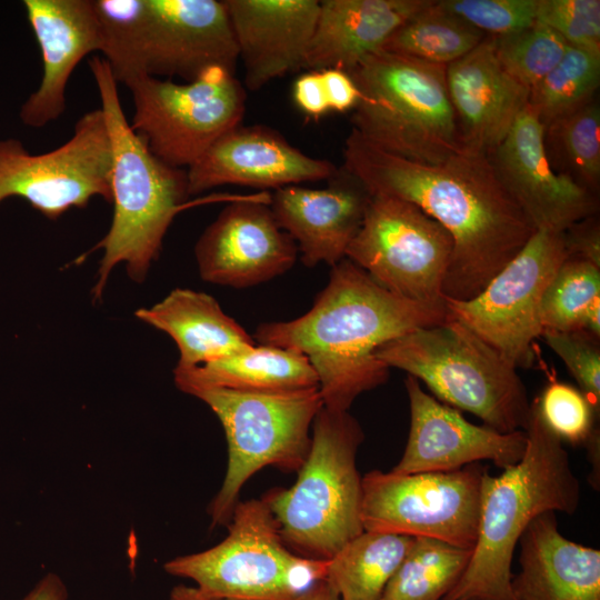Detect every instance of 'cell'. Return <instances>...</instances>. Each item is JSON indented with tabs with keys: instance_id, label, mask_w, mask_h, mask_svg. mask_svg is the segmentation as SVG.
Returning a JSON list of instances; mask_svg holds the SVG:
<instances>
[{
	"instance_id": "obj_16",
	"label": "cell",
	"mask_w": 600,
	"mask_h": 600,
	"mask_svg": "<svg viewBox=\"0 0 600 600\" xmlns=\"http://www.w3.org/2000/svg\"><path fill=\"white\" fill-rule=\"evenodd\" d=\"M269 202L267 193L233 201L206 228L194 247L203 281L242 289L293 267L298 248L278 226Z\"/></svg>"
},
{
	"instance_id": "obj_12",
	"label": "cell",
	"mask_w": 600,
	"mask_h": 600,
	"mask_svg": "<svg viewBox=\"0 0 600 600\" xmlns=\"http://www.w3.org/2000/svg\"><path fill=\"white\" fill-rule=\"evenodd\" d=\"M453 252L449 232L417 206L371 194L346 258L410 301L446 308L443 281Z\"/></svg>"
},
{
	"instance_id": "obj_24",
	"label": "cell",
	"mask_w": 600,
	"mask_h": 600,
	"mask_svg": "<svg viewBox=\"0 0 600 600\" xmlns=\"http://www.w3.org/2000/svg\"><path fill=\"white\" fill-rule=\"evenodd\" d=\"M518 544L516 600H600V551L567 539L556 512L533 519Z\"/></svg>"
},
{
	"instance_id": "obj_27",
	"label": "cell",
	"mask_w": 600,
	"mask_h": 600,
	"mask_svg": "<svg viewBox=\"0 0 600 600\" xmlns=\"http://www.w3.org/2000/svg\"><path fill=\"white\" fill-rule=\"evenodd\" d=\"M173 380L184 393L199 388L264 393L319 389L318 376L302 353L264 344L196 368L173 369Z\"/></svg>"
},
{
	"instance_id": "obj_7",
	"label": "cell",
	"mask_w": 600,
	"mask_h": 600,
	"mask_svg": "<svg viewBox=\"0 0 600 600\" xmlns=\"http://www.w3.org/2000/svg\"><path fill=\"white\" fill-rule=\"evenodd\" d=\"M446 66L379 50L348 73L360 96L352 130L394 156L436 164L463 151Z\"/></svg>"
},
{
	"instance_id": "obj_39",
	"label": "cell",
	"mask_w": 600,
	"mask_h": 600,
	"mask_svg": "<svg viewBox=\"0 0 600 600\" xmlns=\"http://www.w3.org/2000/svg\"><path fill=\"white\" fill-rule=\"evenodd\" d=\"M568 258H578L600 267V223L598 214L579 220L563 232Z\"/></svg>"
},
{
	"instance_id": "obj_38",
	"label": "cell",
	"mask_w": 600,
	"mask_h": 600,
	"mask_svg": "<svg viewBox=\"0 0 600 600\" xmlns=\"http://www.w3.org/2000/svg\"><path fill=\"white\" fill-rule=\"evenodd\" d=\"M547 346L562 359L579 384V389L600 411V343L599 337L586 331L543 329Z\"/></svg>"
},
{
	"instance_id": "obj_45",
	"label": "cell",
	"mask_w": 600,
	"mask_h": 600,
	"mask_svg": "<svg viewBox=\"0 0 600 600\" xmlns=\"http://www.w3.org/2000/svg\"><path fill=\"white\" fill-rule=\"evenodd\" d=\"M168 600H214V599L203 594L194 586L190 587V586L179 584V586H176L171 590Z\"/></svg>"
},
{
	"instance_id": "obj_13",
	"label": "cell",
	"mask_w": 600,
	"mask_h": 600,
	"mask_svg": "<svg viewBox=\"0 0 600 600\" xmlns=\"http://www.w3.org/2000/svg\"><path fill=\"white\" fill-rule=\"evenodd\" d=\"M112 151L100 108L79 118L70 139L44 153L32 154L16 138L0 139V203L17 197L49 220L93 197L111 203Z\"/></svg>"
},
{
	"instance_id": "obj_40",
	"label": "cell",
	"mask_w": 600,
	"mask_h": 600,
	"mask_svg": "<svg viewBox=\"0 0 600 600\" xmlns=\"http://www.w3.org/2000/svg\"><path fill=\"white\" fill-rule=\"evenodd\" d=\"M320 72L330 111L353 110L360 92L351 76L340 69H327Z\"/></svg>"
},
{
	"instance_id": "obj_26",
	"label": "cell",
	"mask_w": 600,
	"mask_h": 600,
	"mask_svg": "<svg viewBox=\"0 0 600 600\" xmlns=\"http://www.w3.org/2000/svg\"><path fill=\"white\" fill-rule=\"evenodd\" d=\"M134 316L172 338L179 350L176 370L196 368L257 344L213 297L192 289L176 288Z\"/></svg>"
},
{
	"instance_id": "obj_17",
	"label": "cell",
	"mask_w": 600,
	"mask_h": 600,
	"mask_svg": "<svg viewBox=\"0 0 600 600\" xmlns=\"http://www.w3.org/2000/svg\"><path fill=\"white\" fill-rule=\"evenodd\" d=\"M488 157L500 182L537 230L563 232L574 222L598 214L597 194L550 164L543 126L529 103Z\"/></svg>"
},
{
	"instance_id": "obj_29",
	"label": "cell",
	"mask_w": 600,
	"mask_h": 600,
	"mask_svg": "<svg viewBox=\"0 0 600 600\" xmlns=\"http://www.w3.org/2000/svg\"><path fill=\"white\" fill-rule=\"evenodd\" d=\"M487 37L444 10L438 1L428 0L389 37L381 50L447 67Z\"/></svg>"
},
{
	"instance_id": "obj_42",
	"label": "cell",
	"mask_w": 600,
	"mask_h": 600,
	"mask_svg": "<svg viewBox=\"0 0 600 600\" xmlns=\"http://www.w3.org/2000/svg\"><path fill=\"white\" fill-rule=\"evenodd\" d=\"M20 600H68V589L56 573H47Z\"/></svg>"
},
{
	"instance_id": "obj_41",
	"label": "cell",
	"mask_w": 600,
	"mask_h": 600,
	"mask_svg": "<svg viewBox=\"0 0 600 600\" xmlns=\"http://www.w3.org/2000/svg\"><path fill=\"white\" fill-rule=\"evenodd\" d=\"M293 99L308 116L318 118L330 111L320 71H309L296 80Z\"/></svg>"
},
{
	"instance_id": "obj_23",
	"label": "cell",
	"mask_w": 600,
	"mask_h": 600,
	"mask_svg": "<svg viewBox=\"0 0 600 600\" xmlns=\"http://www.w3.org/2000/svg\"><path fill=\"white\" fill-rule=\"evenodd\" d=\"M244 70L256 91L302 68L316 28L317 0H223Z\"/></svg>"
},
{
	"instance_id": "obj_21",
	"label": "cell",
	"mask_w": 600,
	"mask_h": 600,
	"mask_svg": "<svg viewBox=\"0 0 600 600\" xmlns=\"http://www.w3.org/2000/svg\"><path fill=\"white\" fill-rule=\"evenodd\" d=\"M42 57V78L24 100L20 121L40 129L66 110V89L73 70L90 52L100 51L101 36L93 0H23Z\"/></svg>"
},
{
	"instance_id": "obj_35",
	"label": "cell",
	"mask_w": 600,
	"mask_h": 600,
	"mask_svg": "<svg viewBox=\"0 0 600 600\" xmlns=\"http://www.w3.org/2000/svg\"><path fill=\"white\" fill-rule=\"evenodd\" d=\"M534 401L547 427L562 442L584 446L596 430L599 414L581 390L570 383L550 380Z\"/></svg>"
},
{
	"instance_id": "obj_44",
	"label": "cell",
	"mask_w": 600,
	"mask_h": 600,
	"mask_svg": "<svg viewBox=\"0 0 600 600\" xmlns=\"http://www.w3.org/2000/svg\"><path fill=\"white\" fill-rule=\"evenodd\" d=\"M584 447L588 449L589 459L591 460L592 468H593V471L591 474L592 479H590L591 484L594 487V489H598L599 479L596 476V471H597V474L599 476V454H600L599 453L600 452L599 451V447H600L599 428H596V430L592 432V434L586 442Z\"/></svg>"
},
{
	"instance_id": "obj_37",
	"label": "cell",
	"mask_w": 600,
	"mask_h": 600,
	"mask_svg": "<svg viewBox=\"0 0 600 600\" xmlns=\"http://www.w3.org/2000/svg\"><path fill=\"white\" fill-rule=\"evenodd\" d=\"M537 22L569 46L600 54L599 0H539Z\"/></svg>"
},
{
	"instance_id": "obj_34",
	"label": "cell",
	"mask_w": 600,
	"mask_h": 600,
	"mask_svg": "<svg viewBox=\"0 0 600 600\" xmlns=\"http://www.w3.org/2000/svg\"><path fill=\"white\" fill-rule=\"evenodd\" d=\"M493 40L502 67L529 89L558 64L569 46L557 32L540 22L504 37H493Z\"/></svg>"
},
{
	"instance_id": "obj_5",
	"label": "cell",
	"mask_w": 600,
	"mask_h": 600,
	"mask_svg": "<svg viewBox=\"0 0 600 600\" xmlns=\"http://www.w3.org/2000/svg\"><path fill=\"white\" fill-rule=\"evenodd\" d=\"M363 431L348 411L322 406L312 423L308 456L296 482L262 497L284 544L313 560L331 559L363 531L357 452Z\"/></svg>"
},
{
	"instance_id": "obj_25",
	"label": "cell",
	"mask_w": 600,
	"mask_h": 600,
	"mask_svg": "<svg viewBox=\"0 0 600 600\" xmlns=\"http://www.w3.org/2000/svg\"><path fill=\"white\" fill-rule=\"evenodd\" d=\"M428 0H323L302 68L351 71Z\"/></svg>"
},
{
	"instance_id": "obj_15",
	"label": "cell",
	"mask_w": 600,
	"mask_h": 600,
	"mask_svg": "<svg viewBox=\"0 0 600 600\" xmlns=\"http://www.w3.org/2000/svg\"><path fill=\"white\" fill-rule=\"evenodd\" d=\"M239 51L223 1L143 0L141 76L192 81L212 68L234 73Z\"/></svg>"
},
{
	"instance_id": "obj_32",
	"label": "cell",
	"mask_w": 600,
	"mask_h": 600,
	"mask_svg": "<svg viewBox=\"0 0 600 600\" xmlns=\"http://www.w3.org/2000/svg\"><path fill=\"white\" fill-rule=\"evenodd\" d=\"M540 322L542 330L586 331L600 338V267L567 258L543 292Z\"/></svg>"
},
{
	"instance_id": "obj_43",
	"label": "cell",
	"mask_w": 600,
	"mask_h": 600,
	"mask_svg": "<svg viewBox=\"0 0 600 600\" xmlns=\"http://www.w3.org/2000/svg\"><path fill=\"white\" fill-rule=\"evenodd\" d=\"M287 600H340V598L331 584L323 579Z\"/></svg>"
},
{
	"instance_id": "obj_28",
	"label": "cell",
	"mask_w": 600,
	"mask_h": 600,
	"mask_svg": "<svg viewBox=\"0 0 600 600\" xmlns=\"http://www.w3.org/2000/svg\"><path fill=\"white\" fill-rule=\"evenodd\" d=\"M413 539L362 531L328 560L324 580L340 600H380Z\"/></svg>"
},
{
	"instance_id": "obj_30",
	"label": "cell",
	"mask_w": 600,
	"mask_h": 600,
	"mask_svg": "<svg viewBox=\"0 0 600 600\" xmlns=\"http://www.w3.org/2000/svg\"><path fill=\"white\" fill-rule=\"evenodd\" d=\"M552 168L593 194L600 187V108L596 99L543 126Z\"/></svg>"
},
{
	"instance_id": "obj_2",
	"label": "cell",
	"mask_w": 600,
	"mask_h": 600,
	"mask_svg": "<svg viewBox=\"0 0 600 600\" xmlns=\"http://www.w3.org/2000/svg\"><path fill=\"white\" fill-rule=\"evenodd\" d=\"M447 319V308L401 298L344 258L307 313L260 324L254 340L302 353L318 376L323 407L348 411L358 396L389 378V368L376 358L379 347Z\"/></svg>"
},
{
	"instance_id": "obj_19",
	"label": "cell",
	"mask_w": 600,
	"mask_h": 600,
	"mask_svg": "<svg viewBox=\"0 0 600 600\" xmlns=\"http://www.w3.org/2000/svg\"><path fill=\"white\" fill-rule=\"evenodd\" d=\"M338 170L332 162L294 148L273 129L239 124L187 169L188 191L192 196L224 184L277 190L329 180Z\"/></svg>"
},
{
	"instance_id": "obj_6",
	"label": "cell",
	"mask_w": 600,
	"mask_h": 600,
	"mask_svg": "<svg viewBox=\"0 0 600 600\" xmlns=\"http://www.w3.org/2000/svg\"><path fill=\"white\" fill-rule=\"evenodd\" d=\"M376 358L422 381L439 401L471 412L489 428L510 433L528 426L530 402L517 368L453 319L392 339L377 349Z\"/></svg>"
},
{
	"instance_id": "obj_10",
	"label": "cell",
	"mask_w": 600,
	"mask_h": 600,
	"mask_svg": "<svg viewBox=\"0 0 600 600\" xmlns=\"http://www.w3.org/2000/svg\"><path fill=\"white\" fill-rule=\"evenodd\" d=\"M124 86L134 106L131 128L173 168L192 166L218 138L241 124L246 111L244 86L223 68L183 83L141 76Z\"/></svg>"
},
{
	"instance_id": "obj_11",
	"label": "cell",
	"mask_w": 600,
	"mask_h": 600,
	"mask_svg": "<svg viewBox=\"0 0 600 600\" xmlns=\"http://www.w3.org/2000/svg\"><path fill=\"white\" fill-rule=\"evenodd\" d=\"M484 471L480 463L409 474L372 470L361 479L363 531L424 537L472 550Z\"/></svg>"
},
{
	"instance_id": "obj_1",
	"label": "cell",
	"mask_w": 600,
	"mask_h": 600,
	"mask_svg": "<svg viewBox=\"0 0 600 600\" xmlns=\"http://www.w3.org/2000/svg\"><path fill=\"white\" fill-rule=\"evenodd\" d=\"M371 194L408 201L453 240L442 293L466 301L524 247L537 231L500 182L486 153L464 149L436 164L389 153L351 129L343 166Z\"/></svg>"
},
{
	"instance_id": "obj_22",
	"label": "cell",
	"mask_w": 600,
	"mask_h": 600,
	"mask_svg": "<svg viewBox=\"0 0 600 600\" xmlns=\"http://www.w3.org/2000/svg\"><path fill=\"white\" fill-rule=\"evenodd\" d=\"M446 77L463 149L489 154L528 104L530 89L502 67L493 37L448 64Z\"/></svg>"
},
{
	"instance_id": "obj_33",
	"label": "cell",
	"mask_w": 600,
	"mask_h": 600,
	"mask_svg": "<svg viewBox=\"0 0 600 600\" xmlns=\"http://www.w3.org/2000/svg\"><path fill=\"white\" fill-rule=\"evenodd\" d=\"M600 54L568 46L558 64L530 89L528 103L542 126L596 99Z\"/></svg>"
},
{
	"instance_id": "obj_3",
	"label": "cell",
	"mask_w": 600,
	"mask_h": 600,
	"mask_svg": "<svg viewBox=\"0 0 600 600\" xmlns=\"http://www.w3.org/2000/svg\"><path fill=\"white\" fill-rule=\"evenodd\" d=\"M527 448L521 460L499 476L481 479L476 544L462 577L441 600H516L511 564L519 539L538 516L573 514L581 487L562 441L530 403Z\"/></svg>"
},
{
	"instance_id": "obj_36",
	"label": "cell",
	"mask_w": 600,
	"mask_h": 600,
	"mask_svg": "<svg viewBox=\"0 0 600 600\" xmlns=\"http://www.w3.org/2000/svg\"><path fill=\"white\" fill-rule=\"evenodd\" d=\"M448 12L488 37H504L537 22L539 0H441Z\"/></svg>"
},
{
	"instance_id": "obj_20",
	"label": "cell",
	"mask_w": 600,
	"mask_h": 600,
	"mask_svg": "<svg viewBox=\"0 0 600 600\" xmlns=\"http://www.w3.org/2000/svg\"><path fill=\"white\" fill-rule=\"evenodd\" d=\"M322 189L288 186L270 196L278 226L294 241L307 267L331 268L344 259L359 232L371 193L343 167Z\"/></svg>"
},
{
	"instance_id": "obj_8",
	"label": "cell",
	"mask_w": 600,
	"mask_h": 600,
	"mask_svg": "<svg viewBox=\"0 0 600 600\" xmlns=\"http://www.w3.org/2000/svg\"><path fill=\"white\" fill-rule=\"evenodd\" d=\"M227 527L221 542L170 559L164 571L214 600H287L326 578L328 560L292 552L262 498L239 501Z\"/></svg>"
},
{
	"instance_id": "obj_4",
	"label": "cell",
	"mask_w": 600,
	"mask_h": 600,
	"mask_svg": "<svg viewBox=\"0 0 600 600\" xmlns=\"http://www.w3.org/2000/svg\"><path fill=\"white\" fill-rule=\"evenodd\" d=\"M89 68L98 88L112 151L111 224L91 249L102 250L93 302L101 301L112 270L123 263L127 274L142 283L161 252L163 238L189 197L187 170L158 159L128 122L107 61L96 56Z\"/></svg>"
},
{
	"instance_id": "obj_9",
	"label": "cell",
	"mask_w": 600,
	"mask_h": 600,
	"mask_svg": "<svg viewBox=\"0 0 600 600\" xmlns=\"http://www.w3.org/2000/svg\"><path fill=\"white\" fill-rule=\"evenodd\" d=\"M188 394L204 402L224 430L228 466L208 513L212 527L227 526L243 484L256 472L264 467L296 472L300 469L322 399L319 389L264 393L199 388Z\"/></svg>"
},
{
	"instance_id": "obj_18",
	"label": "cell",
	"mask_w": 600,
	"mask_h": 600,
	"mask_svg": "<svg viewBox=\"0 0 600 600\" xmlns=\"http://www.w3.org/2000/svg\"><path fill=\"white\" fill-rule=\"evenodd\" d=\"M404 386L410 404L409 437L400 461L390 471H453L483 460L503 470L523 457L526 431L502 433L473 424L458 409L427 393L414 377L408 374Z\"/></svg>"
},
{
	"instance_id": "obj_14",
	"label": "cell",
	"mask_w": 600,
	"mask_h": 600,
	"mask_svg": "<svg viewBox=\"0 0 600 600\" xmlns=\"http://www.w3.org/2000/svg\"><path fill=\"white\" fill-rule=\"evenodd\" d=\"M567 258L562 232L537 230L476 297L444 298L448 318L469 328L516 368H531L533 343L542 332L541 299Z\"/></svg>"
},
{
	"instance_id": "obj_31",
	"label": "cell",
	"mask_w": 600,
	"mask_h": 600,
	"mask_svg": "<svg viewBox=\"0 0 600 600\" xmlns=\"http://www.w3.org/2000/svg\"><path fill=\"white\" fill-rule=\"evenodd\" d=\"M472 550L416 537L380 600H441L459 581Z\"/></svg>"
}]
</instances>
